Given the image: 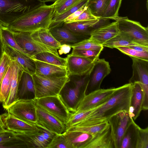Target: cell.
I'll return each instance as SVG.
<instances>
[{
  "label": "cell",
  "instance_id": "cell-38",
  "mask_svg": "<svg viewBox=\"0 0 148 148\" xmlns=\"http://www.w3.org/2000/svg\"><path fill=\"white\" fill-rule=\"evenodd\" d=\"M109 0H88L86 5L93 16L98 18H100Z\"/></svg>",
  "mask_w": 148,
  "mask_h": 148
},
{
  "label": "cell",
  "instance_id": "cell-19",
  "mask_svg": "<svg viewBox=\"0 0 148 148\" xmlns=\"http://www.w3.org/2000/svg\"><path fill=\"white\" fill-rule=\"evenodd\" d=\"M5 128L17 133H29L39 130L36 125L32 124L19 119L8 112L1 115Z\"/></svg>",
  "mask_w": 148,
  "mask_h": 148
},
{
  "label": "cell",
  "instance_id": "cell-53",
  "mask_svg": "<svg viewBox=\"0 0 148 148\" xmlns=\"http://www.w3.org/2000/svg\"><path fill=\"white\" fill-rule=\"evenodd\" d=\"M5 128L1 115L0 114V131L4 130Z\"/></svg>",
  "mask_w": 148,
  "mask_h": 148
},
{
  "label": "cell",
  "instance_id": "cell-43",
  "mask_svg": "<svg viewBox=\"0 0 148 148\" xmlns=\"http://www.w3.org/2000/svg\"><path fill=\"white\" fill-rule=\"evenodd\" d=\"M116 48L131 58L134 57L148 60V52L138 51L129 47H116Z\"/></svg>",
  "mask_w": 148,
  "mask_h": 148
},
{
  "label": "cell",
  "instance_id": "cell-29",
  "mask_svg": "<svg viewBox=\"0 0 148 148\" xmlns=\"http://www.w3.org/2000/svg\"><path fill=\"white\" fill-rule=\"evenodd\" d=\"M109 124L108 120L102 122L91 125L81 126H72L66 129V131H77L85 132L92 136L105 129Z\"/></svg>",
  "mask_w": 148,
  "mask_h": 148
},
{
  "label": "cell",
  "instance_id": "cell-13",
  "mask_svg": "<svg viewBox=\"0 0 148 148\" xmlns=\"http://www.w3.org/2000/svg\"><path fill=\"white\" fill-rule=\"evenodd\" d=\"M116 88L100 89L85 96L79 104L76 112L89 110L103 104L110 98Z\"/></svg>",
  "mask_w": 148,
  "mask_h": 148
},
{
  "label": "cell",
  "instance_id": "cell-28",
  "mask_svg": "<svg viewBox=\"0 0 148 148\" xmlns=\"http://www.w3.org/2000/svg\"><path fill=\"white\" fill-rule=\"evenodd\" d=\"M32 38L36 42L58 50L61 45L51 34L49 29H42L31 32Z\"/></svg>",
  "mask_w": 148,
  "mask_h": 148
},
{
  "label": "cell",
  "instance_id": "cell-26",
  "mask_svg": "<svg viewBox=\"0 0 148 148\" xmlns=\"http://www.w3.org/2000/svg\"><path fill=\"white\" fill-rule=\"evenodd\" d=\"M62 134L69 148H82L93 136L88 133L77 131H66Z\"/></svg>",
  "mask_w": 148,
  "mask_h": 148
},
{
  "label": "cell",
  "instance_id": "cell-4",
  "mask_svg": "<svg viewBox=\"0 0 148 148\" xmlns=\"http://www.w3.org/2000/svg\"><path fill=\"white\" fill-rule=\"evenodd\" d=\"M89 74L70 80L61 90L59 95L71 112H75L80 103L86 95Z\"/></svg>",
  "mask_w": 148,
  "mask_h": 148
},
{
  "label": "cell",
  "instance_id": "cell-31",
  "mask_svg": "<svg viewBox=\"0 0 148 148\" xmlns=\"http://www.w3.org/2000/svg\"><path fill=\"white\" fill-rule=\"evenodd\" d=\"M102 45L103 47L111 48H116L119 47H128L131 46H140L133 42L128 37L121 32L104 43Z\"/></svg>",
  "mask_w": 148,
  "mask_h": 148
},
{
  "label": "cell",
  "instance_id": "cell-22",
  "mask_svg": "<svg viewBox=\"0 0 148 148\" xmlns=\"http://www.w3.org/2000/svg\"><path fill=\"white\" fill-rule=\"evenodd\" d=\"M3 44L4 52L12 60L15 61L23 71L32 75L35 73L36 66L33 59L8 45Z\"/></svg>",
  "mask_w": 148,
  "mask_h": 148
},
{
  "label": "cell",
  "instance_id": "cell-49",
  "mask_svg": "<svg viewBox=\"0 0 148 148\" xmlns=\"http://www.w3.org/2000/svg\"><path fill=\"white\" fill-rule=\"evenodd\" d=\"M15 136V132L6 129L0 131V144Z\"/></svg>",
  "mask_w": 148,
  "mask_h": 148
},
{
  "label": "cell",
  "instance_id": "cell-42",
  "mask_svg": "<svg viewBox=\"0 0 148 148\" xmlns=\"http://www.w3.org/2000/svg\"><path fill=\"white\" fill-rule=\"evenodd\" d=\"M101 51L97 50L73 49L71 53L70 54L73 56L89 58L95 61L99 58Z\"/></svg>",
  "mask_w": 148,
  "mask_h": 148
},
{
  "label": "cell",
  "instance_id": "cell-2",
  "mask_svg": "<svg viewBox=\"0 0 148 148\" xmlns=\"http://www.w3.org/2000/svg\"><path fill=\"white\" fill-rule=\"evenodd\" d=\"M52 4L42 5L27 13L11 23L7 27L13 32H32L49 29L54 17Z\"/></svg>",
  "mask_w": 148,
  "mask_h": 148
},
{
  "label": "cell",
  "instance_id": "cell-1",
  "mask_svg": "<svg viewBox=\"0 0 148 148\" xmlns=\"http://www.w3.org/2000/svg\"><path fill=\"white\" fill-rule=\"evenodd\" d=\"M132 87V84L128 83L116 88L105 103L95 108L85 119L74 126H81L100 123L108 120L121 111H125L129 112Z\"/></svg>",
  "mask_w": 148,
  "mask_h": 148
},
{
  "label": "cell",
  "instance_id": "cell-45",
  "mask_svg": "<svg viewBox=\"0 0 148 148\" xmlns=\"http://www.w3.org/2000/svg\"><path fill=\"white\" fill-rule=\"evenodd\" d=\"M47 148H69L62 134H56Z\"/></svg>",
  "mask_w": 148,
  "mask_h": 148
},
{
  "label": "cell",
  "instance_id": "cell-18",
  "mask_svg": "<svg viewBox=\"0 0 148 148\" xmlns=\"http://www.w3.org/2000/svg\"><path fill=\"white\" fill-rule=\"evenodd\" d=\"M37 121L40 126L56 134H61L66 131V125L57 117L37 105Z\"/></svg>",
  "mask_w": 148,
  "mask_h": 148
},
{
  "label": "cell",
  "instance_id": "cell-14",
  "mask_svg": "<svg viewBox=\"0 0 148 148\" xmlns=\"http://www.w3.org/2000/svg\"><path fill=\"white\" fill-rule=\"evenodd\" d=\"M108 19H96L64 23L63 26L76 37L89 38L90 33L94 29L105 25L109 21Z\"/></svg>",
  "mask_w": 148,
  "mask_h": 148
},
{
  "label": "cell",
  "instance_id": "cell-21",
  "mask_svg": "<svg viewBox=\"0 0 148 148\" xmlns=\"http://www.w3.org/2000/svg\"><path fill=\"white\" fill-rule=\"evenodd\" d=\"M35 99V91L32 75L23 71L19 82L16 101L34 100Z\"/></svg>",
  "mask_w": 148,
  "mask_h": 148
},
{
  "label": "cell",
  "instance_id": "cell-3",
  "mask_svg": "<svg viewBox=\"0 0 148 148\" xmlns=\"http://www.w3.org/2000/svg\"><path fill=\"white\" fill-rule=\"evenodd\" d=\"M45 4L41 0H0V23L7 27L29 12Z\"/></svg>",
  "mask_w": 148,
  "mask_h": 148
},
{
  "label": "cell",
  "instance_id": "cell-15",
  "mask_svg": "<svg viewBox=\"0 0 148 148\" xmlns=\"http://www.w3.org/2000/svg\"><path fill=\"white\" fill-rule=\"evenodd\" d=\"M68 75L82 76L89 74L95 61L90 58L73 56L70 54L65 58Z\"/></svg>",
  "mask_w": 148,
  "mask_h": 148
},
{
  "label": "cell",
  "instance_id": "cell-17",
  "mask_svg": "<svg viewBox=\"0 0 148 148\" xmlns=\"http://www.w3.org/2000/svg\"><path fill=\"white\" fill-rule=\"evenodd\" d=\"M132 84L129 112L135 120L139 116L142 110H147L148 102L145 99V93L141 84L135 82Z\"/></svg>",
  "mask_w": 148,
  "mask_h": 148
},
{
  "label": "cell",
  "instance_id": "cell-30",
  "mask_svg": "<svg viewBox=\"0 0 148 148\" xmlns=\"http://www.w3.org/2000/svg\"><path fill=\"white\" fill-rule=\"evenodd\" d=\"M33 60L49 64L66 67L65 58H61L49 52H43L35 55Z\"/></svg>",
  "mask_w": 148,
  "mask_h": 148
},
{
  "label": "cell",
  "instance_id": "cell-37",
  "mask_svg": "<svg viewBox=\"0 0 148 148\" xmlns=\"http://www.w3.org/2000/svg\"><path fill=\"white\" fill-rule=\"evenodd\" d=\"M135 148H148V127L142 129L135 123Z\"/></svg>",
  "mask_w": 148,
  "mask_h": 148
},
{
  "label": "cell",
  "instance_id": "cell-20",
  "mask_svg": "<svg viewBox=\"0 0 148 148\" xmlns=\"http://www.w3.org/2000/svg\"><path fill=\"white\" fill-rule=\"evenodd\" d=\"M120 32L117 22L115 21L94 29L91 32L89 38L94 42L102 45Z\"/></svg>",
  "mask_w": 148,
  "mask_h": 148
},
{
  "label": "cell",
  "instance_id": "cell-35",
  "mask_svg": "<svg viewBox=\"0 0 148 148\" xmlns=\"http://www.w3.org/2000/svg\"><path fill=\"white\" fill-rule=\"evenodd\" d=\"M133 121L126 131L119 148H135L136 130Z\"/></svg>",
  "mask_w": 148,
  "mask_h": 148
},
{
  "label": "cell",
  "instance_id": "cell-23",
  "mask_svg": "<svg viewBox=\"0 0 148 148\" xmlns=\"http://www.w3.org/2000/svg\"><path fill=\"white\" fill-rule=\"evenodd\" d=\"M82 148H115L109 124L103 130L93 136Z\"/></svg>",
  "mask_w": 148,
  "mask_h": 148
},
{
  "label": "cell",
  "instance_id": "cell-27",
  "mask_svg": "<svg viewBox=\"0 0 148 148\" xmlns=\"http://www.w3.org/2000/svg\"><path fill=\"white\" fill-rule=\"evenodd\" d=\"M49 29L55 39L61 45H72L76 43L78 40L77 37L62 25L50 27Z\"/></svg>",
  "mask_w": 148,
  "mask_h": 148
},
{
  "label": "cell",
  "instance_id": "cell-40",
  "mask_svg": "<svg viewBox=\"0 0 148 148\" xmlns=\"http://www.w3.org/2000/svg\"><path fill=\"white\" fill-rule=\"evenodd\" d=\"M73 49L84 50H97L102 51L103 47L97 44L89 38L84 39L77 42L71 45Z\"/></svg>",
  "mask_w": 148,
  "mask_h": 148
},
{
  "label": "cell",
  "instance_id": "cell-7",
  "mask_svg": "<svg viewBox=\"0 0 148 148\" xmlns=\"http://www.w3.org/2000/svg\"><path fill=\"white\" fill-rule=\"evenodd\" d=\"M35 101L37 105L57 117L66 125L71 112L59 95L36 99Z\"/></svg>",
  "mask_w": 148,
  "mask_h": 148
},
{
  "label": "cell",
  "instance_id": "cell-34",
  "mask_svg": "<svg viewBox=\"0 0 148 148\" xmlns=\"http://www.w3.org/2000/svg\"><path fill=\"white\" fill-rule=\"evenodd\" d=\"M11 78L10 64L0 84V102H4L8 97L11 88Z\"/></svg>",
  "mask_w": 148,
  "mask_h": 148
},
{
  "label": "cell",
  "instance_id": "cell-44",
  "mask_svg": "<svg viewBox=\"0 0 148 148\" xmlns=\"http://www.w3.org/2000/svg\"><path fill=\"white\" fill-rule=\"evenodd\" d=\"M0 148H27L25 143L15 136L0 144Z\"/></svg>",
  "mask_w": 148,
  "mask_h": 148
},
{
  "label": "cell",
  "instance_id": "cell-39",
  "mask_svg": "<svg viewBox=\"0 0 148 148\" xmlns=\"http://www.w3.org/2000/svg\"><path fill=\"white\" fill-rule=\"evenodd\" d=\"M81 0H56L52 4L55 9L54 17L68 10Z\"/></svg>",
  "mask_w": 148,
  "mask_h": 148
},
{
  "label": "cell",
  "instance_id": "cell-16",
  "mask_svg": "<svg viewBox=\"0 0 148 148\" xmlns=\"http://www.w3.org/2000/svg\"><path fill=\"white\" fill-rule=\"evenodd\" d=\"M132 61V75L129 83L139 82L144 91L146 101L148 102V60L131 57Z\"/></svg>",
  "mask_w": 148,
  "mask_h": 148
},
{
  "label": "cell",
  "instance_id": "cell-54",
  "mask_svg": "<svg viewBox=\"0 0 148 148\" xmlns=\"http://www.w3.org/2000/svg\"></svg>",
  "mask_w": 148,
  "mask_h": 148
},
{
  "label": "cell",
  "instance_id": "cell-50",
  "mask_svg": "<svg viewBox=\"0 0 148 148\" xmlns=\"http://www.w3.org/2000/svg\"><path fill=\"white\" fill-rule=\"evenodd\" d=\"M71 45L64 44L61 45L58 51L59 55L66 54L69 53L71 49Z\"/></svg>",
  "mask_w": 148,
  "mask_h": 148
},
{
  "label": "cell",
  "instance_id": "cell-10",
  "mask_svg": "<svg viewBox=\"0 0 148 148\" xmlns=\"http://www.w3.org/2000/svg\"><path fill=\"white\" fill-rule=\"evenodd\" d=\"M134 121L128 112L123 111L108 120L110 127L115 148H119L123 135Z\"/></svg>",
  "mask_w": 148,
  "mask_h": 148
},
{
  "label": "cell",
  "instance_id": "cell-36",
  "mask_svg": "<svg viewBox=\"0 0 148 148\" xmlns=\"http://www.w3.org/2000/svg\"><path fill=\"white\" fill-rule=\"evenodd\" d=\"M1 32L3 44H6L14 49L27 55L17 43L12 31L7 27L3 26L1 29Z\"/></svg>",
  "mask_w": 148,
  "mask_h": 148
},
{
  "label": "cell",
  "instance_id": "cell-46",
  "mask_svg": "<svg viewBox=\"0 0 148 148\" xmlns=\"http://www.w3.org/2000/svg\"><path fill=\"white\" fill-rule=\"evenodd\" d=\"M12 60L5 52L0 61V84Z\"/></svg>",
  "mask_w": 148,
  "mask_h": 148
},
{
  "label": "cell",
  "instance_id": "cell-11",
  "mask_svg": "<svg viewBox=\"0 0 148 148\" xmlns=\"http://www.w3.org/2000/svg\"><path fill=\"white\" fill-rule=\"evenodd\" d=\"M39 130L36 132L23 134L15 133L16 136L25 143L28 148H47L56 134L38 125Z\"/></svg>",
  "mask_w": 148,
  "mask_h": 148
},
{
  "label": "cell",
  "instance_id": "cell-24",
  "mask_svg": "<svg viewBox=\"0 0 148 148\" xmlns=\"http://www.w3.org/2000/svg\"><path fill=\"white\" fill-rule=\"evenodd\" d=\"M10 65L11 68L10 90L7 100L4 102L2 103L3 107L6 110L17 100L19 82L23 71L14 60H12Z\"/></svg>",
  "mask_w": 148,
  "mask_h": 148
},
{
  "label": "cell",
  "instance_id": "cell-48",
  "mask_svg": "<svg viewBox=\"0 0 148 148\" xmlns=\"http://www.w3.org/2000/svg\"><path fill=\"white\" fill-rule=\"evenodd\" d=\"M87 8V7L86 4L66 18L64 20V23H68L73 22Z\"/></svg>",
  "mask_w": 148,
  "mask_h": 148
},
{
  "label": "cell",
  "instance_id": "cell-5",
  "mask_svg": "<svg viewBox=\"0 0 148 148\" xmlns=\"http://www.w3.org/2000/svg\"><path fill=\"white\" fill-rule=\"evenodd\" d=\"M32 77L36 99L59 95L62 88L70 80L68 75L57 77L41 76L34 73Z\"/></svg>",
  "mask_w": 148,
  "mask_h": 148
},
{
  "label": "cell",
  "instance_id": "cell-47",
  "mask_svg": "<svg viewBox=\"0 0 148 148\" xmlns=\"http://www.w3.org/2000/svg\"><path fill=\"white\" fill-rule=\"evenodd\" d=\"M98 18H99L96 17L91 13L87 7V8L73 22L91 20Z\"/></svg>",
  "mask_w": 148,
  "mask_h": 148
},
{
  "label": "cell",
  "instance_id": "cell-52",
  "mask_svg": "<svg viewBox=\"0 0 148 148\" xmlns=\"http://www.w3.org/2000/svg\"><path fill=\"white\" fill-rule=\"evenodd\" d=\"M128 47L138 51L148 52V47L140 46H131Z\"/></svg>",
  "mask_w": 148,
  "mask_h": 148
},
{
  "label": "cell",
  "instance_id": "cell-9",
  "mask_svg": "<svg viewBox=\"0 0 148 148\" xmlns=\"http://www.w3.org/2000/svg\"><path fill=\"white\" fill-rule=\"evenodd\" d=\"M37 105L34 100H17L7 110L14 117L27 123L36 125Z\"/></svg>",
  "mask_w": 148,
  "mask_h": 148
},
{
  "label": "cell",
  "instance_id": "cell-12",
  "mask_svg": "<svg viewBox=\"0 0 148 148\" xmlns=\"http://www.w3.org/2000/svg\"><path fill=\"white\" fill-rule=\"evenodd\" d=\"M111 71L109 63L105 59L99 58L96 60L89 75L86 95L99 89L103 79Z\"/></svg>",
  "mask_w": 148,
  "mask_h": 148
},
{
  "label": "cell",
  "instance_id": "cell-6",
  "mask_svg": "<svg viewBox=\"0 0 148 148\" xmlns=\"http://www.w3.org/2000/svg\"><path fill=\"white\" fill-rule=\"evenodd\" d=\"M119 29L134 43L148 47V28L139 22L129 19L127 17L116 18Z\"/></svg>",
  "mask_w": 148,
  "mask_h": 148
},
{
  "label": "cell",
  "instance_id": "cell-33",
  "mask_svg": "<svg viewBox=\"0 0 148 148\" xmlns=\"http://www.w3.org/2000/svg\"><path fill=\"white\" fill-rule=\"evenodd\" d=\"M122 0H110L100 18L111 19L118 16V12Z\"/></svg>",
  "mask_w": 148,
  "mask_h": 148
},
{
  "label": "cell",
  "instance_id": "cell-41",
  "mask_svg": "<svg viewBox=\"0 0 148 148\" xmlns=\"http://www.w3.org/2000/svg\"><path fill=\"white\" fill-rule=\"evenodd\" d=\"M95 108L84 111L71 112L69 120L66 124L67 128L75 125L84 120Z\"/></svg>",
  "mask_w": 148,
  "mask_h": 148
},
{
  "label": "cell",
  "instance_id": "cell-8",
  "mask_svg": "<svg viewBox=\"0 0 148 148\" xmlns=\"http://www.w3.org/2000/svg\"><path fill=\"white\" fill-rule=\"evenodd\" d=\"M12 32L18 45L33 59L35 55L43 52H49L59 56L57 50L34 40L31 36V32Z\"/></svg>",
  "mask_w": 148,
  "mask_h": 148
},
{
  "label": "cell",
  "instance_id": "cell-32",
  "mask_svg": "<svg viewBox=\"0 0 148 148\" xmlns=\"http://www.w3.org/2000/svg\"><path fill=\"white\" fill-rule=\"evenodd\" d=\"M88 0H81L77 4L65 12L54 17L49 28L62 25L64 20L68 17L86 4Z\"/></svg>",
  "mask_w": 148,
  "mask_h": 148
},
{
  "label": "cell",
  "instance_id": "cell-51",
  "mask_svg": "<svg viewBox=\"0 0 148 148\" xmlns=\"http://www.w3.org/2000/svg\"><path fill=\"white\" fill-rule=\"evenodd\" d=\"M3 26L0 23V61L4 53V44L2 41L1 35V29Z\"/></svg>",
  "mask_w": 148,
  "mask_h": 148
},
{
  "label": "cell",
  "instance_id": "cell-25",
  "mask_svg": "<svg viewBox=\"0 0 148 148\" xmlns=\"http://www.w3.org/2000/svg\"><path fill=\"white\" fill-rule=\"evenodd\" d=\"M36 66L35 74L39 75L61 77L68 75L67 68L34 60Z\"/></svg>",
  "mask_w": 148,
  "mask_h": 148
}]
</instances>
